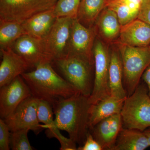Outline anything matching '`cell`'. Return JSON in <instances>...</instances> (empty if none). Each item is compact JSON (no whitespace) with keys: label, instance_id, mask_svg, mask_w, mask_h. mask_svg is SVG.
Masks as SVG:
<instances>
[{"label":"cell","instance_id":"obj_1","mask_svg":"<svg viewBox=\"0 0 150 150\" xmlns=\"http://www.w3.org/2000/svg\"><path fill=\"white\" fill-rule=\"evenodd\" d=\"M91 105L88 97L78 92L53 106L56 127L67 132L70 139L80 146L83 145L90 131Z\"/></svg>","mask_w":150,"mask_h":150},{"label":"cell","instance_id":"obj_2","mask_svg":"<svg viewBox=\"0 0 150 150\" xmlns=\"http://www.w3.org/2000/svg\"><path fill=\"white\" fill-rule=\"evenodd\" d=\"M31 95L45 100L53 107L62 99L68 98L79 92L72 85L54 71L51 63L37 66L31 71L22 74Z\"/></svg>","mask_w":150,"mask_h":150},{"label":"cell","instance_id":"obj_3","mask_svg":"<svg viewBox=\"0 0 150 150\" xmlns=\"http://www.w3.org/2000/svg\"><path fill=\"white\" fill-rule=\"evenodd\" d=\"M117 45L122 59L123 85L129 96L139 85L143 74L150 65V48Z\"/></svg>","mask_w":150,"mask_h":150},{"label":"cell","instance_id":"obj_4","mask_svg":"<svg viewBox=\"0 0 150 150\" xmlns=\"http://www.w3.org/2000/svg\"><path fill=\"white\" fill-rule=\"evenodd\" d=\"M121 114L124 128L144 131L150 127V96L146 84H139L127 96Z\"/></svg>","mask_w":150,"mask_h":150},{"label":"cell","instance_id":"obj_5","mask_svg":"<svg viewBox=\"0 0 150 150\" xmlns=\"http://www.w3.org/2000/svg\"><path fill=\"white\" fill-rule=\"evenodd\" d=\"M54 62L64 79L79 93L89 97L93 89L92 75L94 66L88 60L75 55H66Z\"/></svg>","mask_w":150,"mask_h":150},{"label":"cell","instance_id":"obj_6","mask_svg":"<svg viewBox=\"0 0 150 150\" xmlns=\"http://www.w3.org/2000/svg\"><path fill=\"white\" fill-rule=\"evenodd\" d=\"M95 74L93 89L88 97L91 104H95L110 95L109 71L110 51L105 42L100 38L95 41L93 48Z\"/></svg>","mask_w":150,"mask_h":150},{"label":"cell","instance_id":"obj_7","mask_svg":"<svg viewBox=\"0 0 150 150\" xmlns=\"http://www.w3.org/2000/svg\"><path fill=\"white\" fill-rule=\"evenodd\" d=\"M58 0H0V19L23 23L53 9Z\"/></svg>","mask_w":150,"mask_h":150},{"label":"cell","instance_id":"obj_8","mask_svg":"<svg viewBox=\"0 0 150 150\" xmlns=\"http://www.w3.org/2000/svg\"><path fill=\"white\" fill-rule=\"evenodd\" d=\"M39 100L30 96L20 103L13 112L4 119L11 132L28 129L38 135L44 128L38 121L37 107Z\"/></svg>","mask_w":150,"mask_h":150},{"label":"cell","instance_id":"obj_9","mask_svg":"<svg viewBox=\"0 0 150 150\" xmlns=\"http://www.w3.org/2000/svg\"><path fill=\"white\" fill-rule=\"evenodd\" d=\"M96 35L94 26L86 27L77 18L73 19L66 55L80 56L94 64L93 48Z\"/></svg>","mask_w":150,"mask_h":150},{"label":"cell","instance_id":"obj_10","mask_svg":"<svg viewBox=\"0 0 150 150\" xmlns=\"http://www.w3.org/2000/svg\"><path fill=\"white\" fill-rule=\"evenodd\" d=\"M73 20L69 18H57L48 34L42 39L46 51L54 61L66 55Z\"/></svg>","mask_w":150,"mask_h":150},{"label":"cell","instance_id":"obj_11","mask_svg":"<svg viewBox=\"0 0 150 150\" xmlns=\"http://www.w3.org/2000/svg\"><path fill=\"white\" fill-rule=\"evenodd\" d=\"M31 96L29 88L21 75L0 87V116L5 119L25 99Z\"/></svg>","mask_w":150,"mask_h":150},{"label":"cell","instance_id":"obj_12","mask_svg":"<svg viewBox=\"0 0 150 150\" xmlns=\"http://www.w3.org/2000/svg\"><path fill=\"white\" fill-rule=\"evenodd\" d=\"M12 49L22 56L31 68L54 62L46 51L42 39L25 34L17 40Z\"/></svg>","mask_w":150,"mask_h":150},{"label":"cell","instance_id":"obj_13","mask_svg":"<svg viewBox=\"0 0 150 150\" xmlns=\"http://www.w3.org/2000/svg\"><path fill=\"white\" fill-rule=\"evenodd\" d=\"M123 128L121 114L118 113L100 121L90 131L103 150H112Z\"/></svg>","mask_w":150,"mask_h":150},{"label":"cell","instance_id":"obj_14","mask_svg":"<svg viewBox=\"0 0 150 150\" xmlns=\"http://www.w3.org/2000/svg\"><path fill=\"white\" fill-rule=\"evenodd\" d=\"M117 43L135 46L148 47L150 45V25L136 18L121 25Z\"/></svg>","mask_w":150,"mask_h":150},{"label":"cell","instance_id":"obj_15","mask_svg":"<svg viewBox=\"0 0 150 150\" xmlns=\"http://www.w3.org/2000/svg\"><path fill=\"white\" fill-rule=\"evenodd\" d=\"M1 54L0 87L9 83L31 68L28 63L12 48L1 50Z\"/></svg>","mask_w":150,"mask_h":150},{"label":"cell","instance_id":"obj_16","mask_svg":"<svg viewBox=\"0 0 150 150\" xmlns=\"http://www.w3.org/2000/svg\"><path fill=\"white\" fill-rule=\"evenodd\" d=\"M94 27L98 35L106 43H115L118 40L121 25L113 11L104 8L95 22Z\"/></svg>","mask_w":150,"mask_h":150},{"label":"cell","instance_id":"obj_17","mask_svg":"<svg viewBox=\"0 0 150 150\" xmlns=\"http://www.w3.org/2000/svg\"><path fill=\"white\" fill-rule=\"evenodd\" d=\"M126 98L120 99L110 95L96 104H91L89 109L90 130L103 119L121 113Z\"/></svg>","mask_w":150,"mask_h":150},{"label":"cell","instance_id":"obj_18","mask_svg":"<svg viewBox=\"0 0 150 150\" xmlns=\"http://www.w3.org/2000/svg\"><path fill=\"white\" fill-rule=\"evenodd\" d=\"M54 8L39 13L23 23L25 34L38 39L44 38L57 18Z\"/></svg>","mask_w":150,"mask_h":150},{"label":"cell","instance_id":"obj_19","mask_svg":"<svg viewBox=\"0 0 150 150\" xmlns=\"http://www.w3.org/2000/svg\"><path fill=\"white\" fill-rule=\"evenodd\" d=\"M123 68L121 54L118 49L110 51L109 71V81L111 96L120 99H125L127 93L123 82Z\"/></svg>","mask_w":150,"mask_h":150},{"label":"cell","instance_id":"obj_20","mask_svg":"<svg viewBox=\"0 0 150 150\" xmlns=\"http://www.w3.org/2000/svg\"><path fill=\"white\" fill-rule=\"evenodd\" d=\"M150 146L144 131L123 127L112 150H144Z\"/></svg>","mask_w":150,"mask_h":150},{"label":"cell","instance_id":"obj_21","mask_svg":"<svg viewBox=\"0 0 150 150\" xmlns=\"http://www.w3.org/2000/svg\"><path fill=\"white\" fill-rule=\"evenodd\" d=\"M143 0H105V7L117 15L121 25L137 18Z\"/></svg>","mask_w":150,"mask_h":150},{"label":"cell","instance_id":"obj_22","mask_svg":"<svg viewBox=\"0 0 150 150\" xmlns=\"http://www.w3.org/2000/svg\"><path fill=\"white\" fill-rule=\"evenodd\" d=\"M25 34L22 23L0 19V50L12 48L17 40Z\"/></svg>","mask_w":150,"mask_h":150},{"label":"cell","instance_id":"obj_23","mask_svg":"<svg viewBox=\"0 0 150 150\" xmlns=\"http://www.w3.org/2000/svg\"><path fill=\"white\" fill-rule=\"evenodd\" d=\"M105 4V0H81L78 20L86 27H93Z\"/></svg>","mask_w":150,"mask_h":150},{"label":"cell","instance_id":"obj_24","mask_svg":"<svg viewBox=\"0 0 150 150\" xmlns=\"http://www.w3.org/2000/svg\"><path fill=\"white\" fill-rule=\"evenodd\" d=\"M81 0H58L54 8L57 18H77Z\"/></svg>","mask_w":150,"mask_h":150},{"label":"cell","instance_id":"obj_25","mask_svg":"<svg viewBox=\"0 0 150 150\" xmlns=\"http://www.w3.org/2000/svg\"><path fill=\"white\" fill-rule=\"evenodd\" d=\"M30 130L23 129L11 132L10 148L13 150H33L28 134Z\"/></svg>","mask_w":150,"mask_h":150},{"label":"cell","instance_id":"obj_26","mask_svg":"<svg viewBox=\"0 0 150 150\" xmlns=\"http://www.w3.org/2000/svg\"><path fill=\"white\" fill-rule=\"evenodd\" d=\"M4 119H0V150L10 149L11 133ZM11 132V131H10Z\"/></svg>","mask_w":150,"mask_h":150},{"label":"cell","instance_id":"obj_27","mask_svg":"<svg viewBox=\"0 0 150 150\" xmlns=\"http://www.w3.org/2000/svg\"><path fill=\"white\" fill-rule=\"evenodd\" d=\"M77 150H103L101 145L94 138L90 131L88 133L83 145L79 146Z\"/></svg>","mask_w":150,"mask_h":150},{"label":"cell","instance_id":"obj_28","mask_svg":"<svg viewBox=\"0 0 150 150\" xmlns=\"http://www.w3.org/2000/svg\"><path fill=\"white\" fill-rule=\"evenodd\" d=\"M137 18L150 25V0H143Z\"/></svg>","mask_w":150,"mask_h":150},{"label":"cell","instance_id":"obj_29","mask_svg":"<svg viewBox=\"0 0 150 150\" xmlns=\"http://www.w3.org/2000/svg\"><path fill=\"white\" fill-rule=\"evenodd\" d=\"M142 78L147 87L149 95L150 96V65L145 71Z\"/></svg>","mask_w":150,"mask_h":150},{"label":"cell","instance_id":"obj_30","mask_svg":"<svg viewBox=\"0 0 150 150\" xmlns=\"http://www.w3.org/2000/svg\"><path fill=\"white\" fill-rule=\"evenodd\" d=\"M144 132L145 135H146L147 137L150 145V127L148 128V129H146V130H145Z\"/></svg>","mask_w":150,"mask_h":150},{"label":"cell","instance_id":"obj_31","mask_svg":"<svg viewBox=\"0 0 150 150\" xmlns=\"http://www.w3.org/2000/svg\"><path fill=\"white\" fill-rule=\"evenodd\" d=\"M149 46V47H150V46Z\"/></svg>","mask_w":150,"mask_h":150}]
</instances>
